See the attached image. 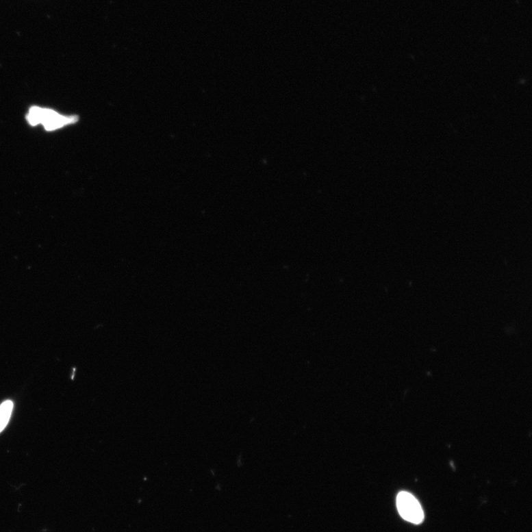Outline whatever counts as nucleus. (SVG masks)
Returning <instances> with one entry per match:
<instances>
[{"instance_id": "nucleus-2", "label": "nucleus", "mask_w": 532, "mask_h": 532, "mask_svg": "<svg viewBox=\"0 0 532 532\" xmlns=\"http://www.w3.org/2000/svg\"><path fill=\"white\" fill-rule=\"evenodd\" d=\"M396 506L401 518L412 524H422L425 518L424 511L413 494L407 492H399Z\"/></svg>"}, {"instance_id": "nucleus-3", "label": "nucleus", "mask_w": 532, "mask_h": 532, "mask_svg": "<svg viewBox=\"0 0 532 532\" xmlns=\"http://www.w3.org/2000/svg\"><path fill=\"white\" fill-rule=\"evenodd\" d=\"M14 404L12 401H5L0 405V433L3 432L10 420Z\"/></svg>"}, {"instance_id": "nucleus-1", "label": "nucleus", "mask_w": 532, "mask_h": 532, "mask_svg": "<svg viewBox=\"0 0 532 532\" xmlns=\"http://www.w3.org/2000/svg\"><path fill=\"white\" fill-rule=\"evenodd\" d=\"M27 120L32 126L42 124L46 130L51 131V130L77 123L78 117L64 116L52 110L33 107L27 116Z\"/></svg>"}]
</instances>
